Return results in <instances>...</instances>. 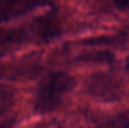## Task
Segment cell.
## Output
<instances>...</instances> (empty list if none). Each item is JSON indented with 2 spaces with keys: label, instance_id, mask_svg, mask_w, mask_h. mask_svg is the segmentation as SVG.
<instances>
[{
  "label": "cell",
  "instance_id": "cell-1",
  "mask_svg": "<svg viewBox=\"0 0 129 128\" xmlns=\"http://www.w3.org/2000/svg\"><path fill=\"white\" fill-rule=\"evenodd\" d=\"M75 85V78L65 72L54 71L43 75L38 82L34 95L35 111L47 114L55 111Z\"/></svg>",
  "mask_w": 129,
  "mask_h": 128
},
{
  "label": "cell",
  "instance_id": "cell-2",
  "mask_svg": "<svg viewBox=\"0 0 129 128\" xmlns=\"http://www.w3.org/2000/svg\"><path fill=\"white\" fill-rule=\"evenodd\" d=\"M86 89L89 94L104 102H116L124 92L121 82L106 73L92 74L86 82Z\"/></svg>",
  "mask_w": 129,
  "mask_h": 128
},
{
  "label": "cell",
  "instance_id": "cell-3",
  "mask_svg": "<svg viewBox=\"0 0 129 128\" xmlns=\"http://www.w3.org/2000/svg\"><path fill=\"white\" fill-rule=\"evenodd\" d=\"M39 0H0V20L9 19L30 11Z\"/></svg>",
  "mask_w": 129,
  "mask_h": 128
},
{
  "label": "cell",
  "instance_id": "cell-4",
  "mask_svg": "<svg viewBox=\"0 0 129 128\" xmlns=\"http://www.w3.org/2000/svg\"><path fill=\"white\" fill-rule=\"evenodd\" d=\"M81 60L90 62H111L113 60V55L108 51H97L83 55Z\"/></svg>",
  "mask_w": 129,
  "mask_h": 128
},
{
  "label": "cell",
  "instance_id": "cell-5",
  "mask_svg": "<svg viewBox=\"0 0 129 128\" xmlns=\"http://www.w3.org/2000/svg\"><path fill=\"white\" fill-rule=\"evenodd\" d=\"M104 128H129V111L116 117L110 121Z\"/></svg>",
  "mask_w": 129,
  "mask_h": 128
},
{
  "label": "cell",
  "instance_id": "cell-6",
  "mask_svg": "<svg viewBox=\"0 0 129 128\" xmlns=\"http://www.w3.org/2000/svg\"><path fill=\"white\" fill-rule=\"evenodd\" d=\"M15 125V118L10 117L6 112L0 113V128H13Z\"/></svg>",
  "mask_w": 129,
  "mask_h": 128
},
{
  "label": "cell",
  "instance_id": "cell-7",
  "mask_svg": "<svg viewBox=\"0 0 129 128\" xmlns=\"http://www.w3.org/2000/svg\"><path fill=\"white\" fill-rule=\"evenodd\" d=\"M118 7L129 12V0H114Z\"/></svg>",
  "mask_w": 129,
  "mask_h": 128
},
{
  "label": "cell",
  "instance_id": "cell-8",
  "mask_svg": "<svg viewBox=\"0 0 129 128\" xmlns=\"http://www.w3.org/2000/svg\"><path fill=\"white\" fill-rule=\"evenodd\" d=\"M126 69H127V71L129 72V59L127 60V62H126Z\"/></svg>",
  "mask_w": 129,
  "mask_h": 128
}]
</instances>
